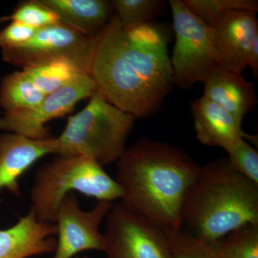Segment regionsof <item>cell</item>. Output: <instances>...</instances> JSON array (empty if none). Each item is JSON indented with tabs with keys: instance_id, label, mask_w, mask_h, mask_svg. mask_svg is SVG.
Returning <instances> with one entry per match:
<instances>
[{
	"instance_id": "8fae6325",
	"label": "cell",
	"mask_w": 258,
	"mask_h": 258,
	"mask_svg": "<svg viewBox=\"0 0 258 258\" xmlns=\"http://www.w3.org/2000/svg\"><path fill=\"white\" fill-rule=\"evenodd\" d=\"M57 137L32 139L19 134H0V191L21 196L19 179L39 159L57 154Z\"/></svg>"
},
{
	"instance_id": "cb8c5ba5",
	"label": "cell",
	"mask_w": 258,
	"mask_h": 258,
	"mask_svg": "<svg viewBox=\"0 0 258 258\" xmlns=\"http://www.w3.org/2000/svg\"><path fill=\"white\" fill-rule=\"evenodd\" d=\"M232 169L258 184V152L244 139H240L227 152Z\"/></svg>"
},
{
	"instance_id": "5bb4252c",
	"label": "cell",
	"mask_w": 258,
	"mask_h": 258,
	"mask_svg": "<svg viewBox=\"0 0 258 258\" xmlns=\"http://www.w3.org/2000/svg\"><path fill=\"white\" fill-rule=\"evenodd\" d=\"M203 97L222 107L242 123L257 103L254 83L237 69L219 70L204 82Z\"/></svg>"
},
{
	"instance_id": "d6986e66",
	"label": "cell",
	"mask_w": 258,
	"mask_h": 258,
	"mask_svg": "<svg viewBox=\"0 0 258 258\" xmlns=\"http://www.w3.org/2000/svg\"><path fill=\"white\" fill-rule=\"evenodd\" d=\"M164 230L174 258H222L217 242H207L182 228Z\"/></svg>"
},
{
	"instance_id": "9a60e30c",
	"label": "cell",
	"mask_w": 258,
	"mask_h": 258,
	"mask_svg": "<svg viewBox=\"0 0 258 258\" xmlns=\"http://www.w3.org/2000/svg\"><path fill=\"white\" fill-rule=\"evenodd\" d=\"M231 63L241 72L247 67L249 48L258 37L255 12L232 10L213 27Z\"/></svg>"
},
{
	"instance_id": "5b68a950",
	"label": "cell",
	"mask_w": 258,
	"mask_h": 258,
	"mask_svg": "<svg viewBox=\"0 0 258 258\" xmlns=\"http://www.w3.org/2000/svg\"><path fill=\"white\" fill-rule=\"evenodd\" d=\"M135 119L110 103L97 89L82 111L69 117L57 137V155H83L102 166L118 161L126 149Z\"/></svg>"
},
{
	"instance_id": "e0dca14e",
	"label": "cell",
	"mask_w": 258,
	"mask_h": 258,
	"mask_svg": "<svg viewBox=\"0 0 258 258\" xmlns=\"http://www.w3.org/2000/svg\"><path fill=\"white\" fill-rule=\"evenodd\" d=\"M45 97L23 71L5 76L0 83V107L5 113L34 109Z\"/></svg>"
},
{
	"instance_id": "ac0fdd59",
	"label": "cell",
	"mask_w": 258,
	"mask_h": 258,
	"mask_svg": "<svg viewBox=\"0 0 258 258\" xmlns=\"http://www.w3.org/2000/svg\"><path fill=\"white\" fill-rule=\"evenodd\" d=\"M23 71L45 96L86 74L74 64L63 60L24 68Z\"/></svg>"
},
{
	"instance_id": "8992f818",
	"label": "cell",
	"mask_w": 258,
	"mask_h": 258,
	"mask_svg": "<svg viewBox=\"0 0 258 258\" xmlns=\"http://www.w3.org/2000/svg\"><path fill=\"white\" fill-rule=\"evenodd\" d=\"M169 5L176 35L171 59L174 84L190 88L196 83L205 82L219 70L237 69L229 60L215 29L195 16L184 0H170Z\"/></svg>"
},
{
	"instance_id": "4316f807",
	"label": "cell",
	"mask_w": 258,
	"mask_h": 258,
	"mask_svg": "<svg viewBox=\"0 0 258 258\" xmlns=\"http://www.w3.org/2000/svg\"><path fill=\"white\" fill-rule=\"evenodd\" d=\"M75 258H89V257H81V256H76V257Z\"/></svg>"
},
{
	"instance_id": "3957f363",
	"label": "cell",
	"mask_w": 258,
	"mask_h": 258,
	"mask_svg": "<svg viewBox=\"0 0 258 258\" xmlns=\"http://www.w3.org/2000/svg\"><path fill=\"white\" fill-rule=\"evenodd\" d=\"M181 223L189 233L210 242L244 226L258 225V184L232 169L225 158L200 166Z\"/></svg>"
},
{
	"instance_id": "7c38bea8",
	"label": "cell",
	"mask_w": 258,
	"mask_h": 258,
	"mask_svg": "<svg viewBox=\"0 0 258 258\" xmlns=\"http://www.w3.org/2000/svg\"><path fill=\"white\" fill-rule=\"evenodd\" d=\"M57 227L37 220L29 211L14 225L0 230V258H32L54 253Z\"/></svg>"
},
{
	"instance_id": "4fadbf2b",
	"label": "cell",
	"mask_w": 258,
	"mask_h": 258,
	"mask_svg": "<svg viewBox=\"0 0 258 258\" xmlns=\"http://www.w3.org/2000/svg\"><path fill=\"white\" fill-rule=\"evenodd\" d=\"M191 108L197 137L205 145L227 152L240 139L252 138L242 131L241 122L205 97L193 101Z\"/></svg>"
},
{
	"instance_id": "d4e9b609",
	"label": "cell",
	"mask_w": 258,
	"mask_h": 258,
	"mask_svg": "<svg viewBox=\"0 0 258 258\" xmlns=\"http://www.w3.org/2000/svg\"><path fill=\"white\" fill-rule=\"evenodd\" d=\"M37 29L18 22H12L0 30V48L2 50L20 46L28 42Z\"/></svg>"
},
{
	"instance_id": "52a82bcc",
	"label": "cell",
	"mask_w": 258,
	"mask_h": 258,
	"mask_svg": "<svg viewBox=\"0 0 258 258\" xmlns=\"http://www.w3.org/2000/svg\"><path fill=\"white\" fill-rule=\"evenodd\" d=\"M97 37L86 36L64 24L37 29L28 42L3 50V60L23 68L67 61L91 76Z\"/></svg>"
},
{
	"instance_id": "44dd1931",
	"label": "cell",
	"mask_w": 258,
	"mask_h": 258,
	"mask_svg": "<svg viewBox=\"0 0 258 258\" xmlns=\"http://www.w3.org/2000/svg\"><path fill=\"white\" fill-rule=\"evenodd\" d=\"M111 3L125 30L147 23L161 14L165 5L159 0H113Z\"/></svg>"
},
{
	"instance_id": "7a4b0ae2",
	"label": "cell",
	"mask_w": 258,
	"mask_h": 258,
	"mask_svg": "<svg viewBox=\"0 0 258 258\" xmlns=\"http://www.w3.org/2000/svg\"><path fill=\"white\" fill-rule=\"evenodd\" d=\"M120 204L163 230L182 228L185 200L200 166L181 148L142 138L117 161Z\"/></svg>"
},
{
	"instance_id": "9c48e42d",
	"label": "cell",
	"mask_w": 258,
	"mask_h": 258,
	"mask_svg": "<svg viewBox=\"0 0 258 258\" xmlns=\"http://www.w3.org/2000/svg\"><path fill=\"white\" fill-rule=\"evenodd\" d=\"M113 202L98 201L87 211L80 207L74 193L62 200L56 212L57 247L52 258H75L86 251H104L100 226L113 207Z\"/></svg>"
},
{
	"instance_id": "2e32d148",
	"label": "cell",
	"mask_w": 258,
	"mask_h": 258,
	"mask_svg": "<svg viewBox=\"0 0 258 258\" xmlns=\"http://www.w3.org/2000/svg\"><path fill=\"white\" fill-rule=\"evenodd\" d=\"M61 23L86 35L96 37L113 15L111 2L104 0H42Z\"/></svg>"
},
{
	"instance_id": "603a6c76",
	"label": "cell",
	"mask_w": 258,
	"mask_h": 258,
	"mask_svg": "<svg viewBox=\"0 0 258 258\" xmlns=\"http://www.w3.org/2000/svg\"><path fill=\"white\" fill-rule=\"evenodd\" d=\"M18 22L35 29H40L60 23L57 15L42 0H29L20 3L12 14L0 18V23Z\"/></svg>"
},
{
	"instance_id": "ba28073f",
	"label": "cell",
	"mask_w": 258,
	"mask_h": 258,
	"mask_svg": "<svg viewBox=\"0 0 258 258\" xmlns=\"http://www.w3.org/2000/svg\"><path fill=\"white\" fill-rule=\"evenodd\" d=\"M106 219L107 258H174L164 230L122 204H114Z\"/></svg>"
},
{
	"instance_id": "277c9868",
	"label": "cell",
	"mask_w": 258,
	"mask_h": 258,
	"mask_svg": "<svg viewBox=\"0 0 258 258\" xmlns=\"http://www.w3.org/2000/svg\"><path fill=\"white\" fill-rule=\"evenodd\" d=\"M76 192L111 202L120 200L123 194L118 182L96 161L83 155H57L35 171L29 211L39 221L53 222L63 199Z\"/></svg>"
},
{
	"instance_id": "7402d4cb",
	"label": "cell",
	"mask_w": 258,
	"mask_h": 258,
	"mask_svg": "<svg viewBox=\"0 0 258 258\" xmlns=\"http://www.w3.org/2000/svg\"><path fill=\"white\" fill-rule=\"evenodd\" d=\"M222 258H258V225H247L217 241Z\"/></svg>"
},
{
	"instance_id": "6da1fadb",
	"label": "cell",
	"mask_w": 258,
	"mask_h": 258,
	"mask_svg": "<svg viewBox=\"0 0 258 258\" xmlns=\"http://www.w3.org/2000/svg\"><path fill=\"white\" fill-rule=\"evenodd\" d=\"M167 49L156 25L125 30L113 15L97 36L91 76L112 105L136 118L149 116L174 85Z\"/></svg>"
},
{
	"instance_id": "484cf974",
	"label": "cell",
	"mask_w": 258,
	"mask_h": 258,
	"mask_svg": "<svg viewBox=\"0 0 258 258\" xmlns=\"http://www.w3.org/2000/svg\"><path fill=\"white\" fill-rule=\"evenodd\" d=\"M247 67H251L254 71L258 70V37L254 39L249 48L247 59Z\"/></svg>"
},
{
	"instance_id": "ffe728a7",
	"label": "cell",
	"mask_w": 258,
	"mask_h": 258,
	"mask_svg": "<svg viewBox=\"0 0 258 258\" xmlns=\"http://www.w3.org/2000/svg\"><path fill=\"white\" fill-rule=\"evenodd\" d=\"M185 5L195 16L213 28L217 22L232 10L255 12L258 2L252 0H184Z\"/></svg>"
},
{
	"instance_id": "30bf717a",
	"label": "cell",
	"mask_w": 258,
	"mask_h": 258,
	"mask_svg": "<svg viewBox=\"0 0 258 258\" xmlns=\"http://www.w3.org/2000/svg\"><path fill=\"white\" fill-rule=\"evenodd\" d=\"M97 91L96 83L90 75L84 74L45 96L38 106L30 111L5 113L0 118V131L19 134L32 139H46L50 135L46 124L64 116L75 105L91 98Z\"/></svg>"
}]
</instances>
